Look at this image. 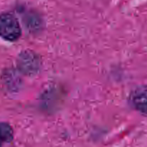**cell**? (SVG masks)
<instances>
[{
  "mask_svg": "<svg viewBox=\"0 0 147 147\" xmlns=\"http://www.w3.org/2000/svg\"><path fill=\"white\" fill-rule=\"evenodd\" d=\"M13 130L5 123H0V146L9 143L13 139Z\"/></svg>",
  "mask_w": 147,
  "mask_h": 147,
  "instance_id": "3957f363",
  "label": "cell"
},
{
  "mask_svg": "<svg viewBox=\"0 0 147 147\" xmlns=\"http://www.w3.org/2000/svg\"><path fill=\"white\" fill-rule=\"evenodd\" d=\"M132 104L139 111L147 113V86H142L132 93Z\"/></svg>",
  "mask_w": 147,
  "mask_h": 147,
  "instance_id": "7a4b0ae2",
  "label": "cell"
},
{
  "mask_svg": "<svg viewBox=\"0 0 147 147\" xmlns=\"http://www.w3.org/2000/svg\"><path fill=\"white\" fill-rule=\"evenodd\" d=\"M21 34V27L15 16L10 13H4L0 15V37L1 38L14 42L20 38Z\"/></svg>",
  "mask_w": 147,
  "mask_h": 147,
  "instance_id": "6da1fadb",
  "label": "cell"
}]
</instances>
